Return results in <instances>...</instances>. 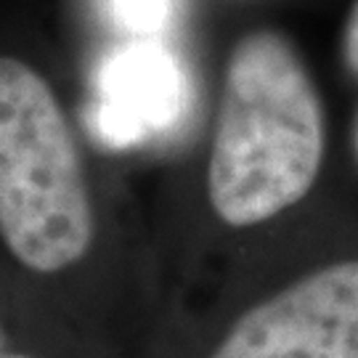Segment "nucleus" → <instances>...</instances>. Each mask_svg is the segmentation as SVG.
<instances>
[{
  "instance_id": "nucleus-4",
  "label": "nucleus",
  "mask_w": 358,
  "mask_h": 358,
  "mask_svg": "<svg viewBox=\"0 0 358 358\" xmlns=\"http://www.w3.org/2000/svg\"><path fill=\"white\" fill-rule=\"evenodd\" d=\"M183 99L178 59L152 40L130 43L109 53L96 75L93 128L103 143L125 149L173 128Z\"/></svg>"
},
{
  "instance_id": "nucleus-7",
  "label": "nucleus",
  "mask_w": 358,
  "mask_h": 358,
  "mask_svg": "<svg viewBox=\"0 0 358 358\" xmlns=\"http://www.w3.org/2000/svg\"><path fill=\"white\" fill-rule=\"evenodd\" d=\"M0 358H29V356H19V353H8V356H0Z\"/></svg>"
},
{
  "instance_id": "nucleus-1",
  "label": "nucleus",
  "mask_w": 358,
  "mask_h": 358,
  "mask_svg": "<svg viewBox=\"0 0 358 358\" xmlns=\"http://www.w3.org/2000/svg\"><path fill=\"white\" fill-rule=\"evenodd\" d=\"M324 106L289 40L257 29L229 56L207 192L229 226H255L297 205L324 162Z\"/></svg>"
},
{
  "instance_id": "nucleus-5",
  "label": "nucleus",
  "mask_w": 358,
  "mask_h": 358,
  "mask_svg": "<svg viewBox=\"0 0 358 358\" xmlns=\"http://www.w3.org/2000/svg\"><path fill=\"white\" fill-rule=\"evenodd\" d=\"M106 3L115 24L136 35H154L165 29L176 8V0H106Z\"/></svg>"
},
{
  "instance_id": "nucleus-3",
  "label": "nucleus",
  "mask_w": 358,
  "mask_h": 358,
  "mask_svg": "<svg viewBox=\"0 0 358 358\" xmlns=\"http://www.w3.org/2000/svg\"><path fill=\"white\" fill-rule=\"evenodd\" d=\"M213 358H358V260L313 271L250 308Z\"/></svg>"
},
{
  "instance_id": "nucleus-8",
  "label": "nucleus",
  "mask_w": 358,
  "mask_h": 358,
  "mask_svg": "<svg viewBox=\"0 0 358 358\" xmlns=\"http://www.w3.org/2000/svg\"><path fill=\"white\" fill-rule=\"evenodd\" d=\"M356 154H358V120H356Z\"/></svg>"
},
{
  "instance_id": "nucleus-6",
  "label": "nucleus",
  "mask_w": 358,
  "mask_h": 358,
  "mask_svg": "<svg viewBox=\"0 0 358 358\" xmlns=\"http://www.w3.org/2000/svg\"><path fill=\"white\" fill-rule=\"evenodd\" d=\"M343 56H345V64L350 66V72L358 75V0L348 13L345 32H343Z\"/></svg>"
},
{
  "instance_id": "nucleus-2",
  "label": "nucleus",
  "mask_w": 358,
  "mask_h": 358,
  "mask_svg": "<svg viewBox=\"0 0 358 358\" xmlns=\"http://www.w3.org/2000/svg\"><path fill=\"white\" fill-rule=\"evenodd\" d=\"M0 236L13 257L56 273L93 242V207L72 130L48 83L0 56Z\"/></svg>"
}]
</instances>
